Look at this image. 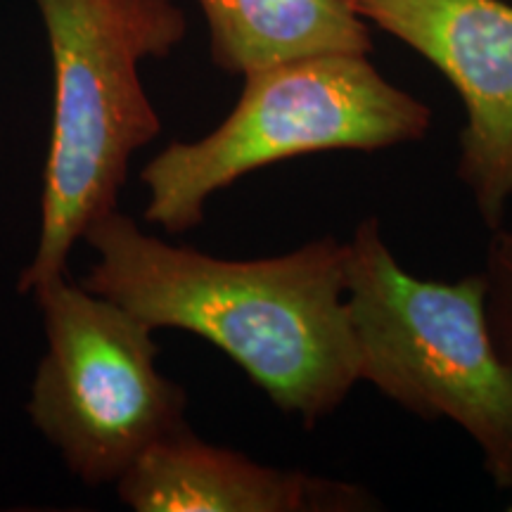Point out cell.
<instances>
[{"label": "cell", "instance_id": "obj_1", "mask_svg": "<svg viewBox=\"0 0 512 512\" xmlns=\"http://www.w3.org/2000/svg\"><path fill=\"white\" fill-rule=\"evenodd\" d=\"M83 242L98 256L83 287L155 332L207 339L309 430L361 382L344 297L347 242L323 235L280 256L221 259L147 235L119 209L91 223Z\"/></svg>", "mask_w": 512, "mask_h": 512}, {"label": "cell", "instance_id": "obj_2", "mask_svg": "<svg viewBox=\"0 0 512 512\" xmlns=\"http://www.w3.org/2000/svg\"><path fill=\"white\" fill-rule=\"evenodd\" d=\"M53 64V119L36 252L17 290L55 275L91 223L119 209L128 166L159 138L162 119L140 64L169 57L188 34L178 0H31Z\"/></svg>", "mask_w": 512, "mask_h": 512}, {"label": "cell", "instance_id": "obj_3", "mask_svg": "<svg viewBox=\"0 0 512 512\" xmlns=\"http://www.w3.org/2000/svg\"><path fill=\"white\" fill-rule=\"evenodd\" d=\"M347 309L358 377L425 420L470 434L498 489L512 486V366L486 316V275L456 283L408 273L375 216L347 242Z\"/></svg>", "mask_w": 512, "mask_h": 512}, {"label": "cell", "instance_id": "obj_4", "mask_svg": "<svg viewBox=\"0 0 512 512\" xmlns=\"http://www.w3.org/2000/svg\"><path fill=\"white\" fill-rule=\"evenodd\" d=\"M242 79L240 100L214 131L166 145L140 171L147 223L185 233L242 176L316 152L418 143L432 126L430 107L384 79L366 53L306 55Z\"/></svg>", "mask_w": 512, "mask_h": 512}, {"label": "cell", "instance_id": "obj_5", "mask_svg": "<svg viewBox=\"0 0 512 512\" xmlns=\"http://www.w3.org/2000/svg\"><path fill=\"white\" fill-rule=\"evenodd\" d=\"M46 354L27 403L31 422L86 486L117 484L140 453L185 425L181 384L157 366L155 330L67 273L31 290Z\"/></svg>", "mask_w": 512, "mask_h": 512}, {"label": "cell", "instance_id": "obj_6", "mask_svg": "<svg viewBox=\"0 0 512 512\" xmlns=\"http://www.w3.org/2000/svg\"><path fill=\"white\" fill-rule=\"evenodd\" d=\"M366 22L451 81L465 105L458 178L491 230L512 197V5L503 0H366Z\"/></svg>", "mask_w": 512, "mask_h": 512}, {"label": "cell", "instance_id": "obj_7", "mask_svg": "<svg viewBox=\"0 0 512 512\" xmlns=\"http://www.w3.org/2000/svg\"><path fill=\"white\" fill-rule=\"evenodd\" d=\"M117 494L136 512H354L375 508L368 491L299 470H280L178 427L147 446Z\"/></svg>", "mask_w": 512, "mask_h": 512}, {"label": "cell", "instance_id": "obj_8", "mask_svg": "<svg viewBox=\"0 0 512 512\" xmlns=\"http://www.w3.org/2000/svg\"><path fill=\"white\" fill-rule=\"evenodd\" d=\"M209 55L228 74L320 53L373 50L368 22L342 0H197Z\"/></svg>", "mask_w": 512, "mask_h": 512}, {"label": "cell", "instance_id": "obj_9", "mask_svg": "<svg viewBox=\"0 0 512 512\" xmlns=\"http://www.w3.org/2000/svg\"><path fill=\"white\" fill-rule=\"evenodd\" d=\"M484 275L491 335L501 356L512 366V230L503 226L494 230Z\"/></svg>", "mask_w": 512, "mask_h": 512}, {"label": "cell", "instance_id": "obj_10", "mask_svg": "<svg viewBox=\"0 0 512 512\" xmlns=\"http://www.w3.org/2000/svg\"><path fill=\"white\" fill-rule=\"evenodd\" d=\"M342 3H344V5H349L351 10H356V12H358V8H361V5L366 3V0H342Z\"/></svg>", "mask_w": 512, "mask_h": 512}]
</instances>
